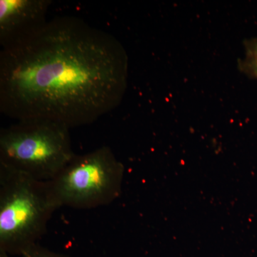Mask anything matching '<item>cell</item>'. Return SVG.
Instances as JSON below:
<instances>
[{
    "mask_svg": "<svg viewBox=\"0 0 257 257\" xmlns=\"http://www.w3.org/2000/svg\"><path fill=\"white\" fill-rule=\"evenodd\" d=\"M128 74L116 37L82 19L57 17L2 48L0 111L17 121L85 126L121 104Z\"/></svg>",
    "mask_w": 257,
    "mask_h": 257,
    "instance_id": "obj_1",
    "label": "cell"
},
{
    "mask_svg": "<svg viewBox=\"0 0 257 257\" xmlns=\"http://www.w3.org/2000/svg\"><path fill=\"white\" fill-rule=\"evenodd\" d=\"M50 182L0 166V255L22 254L46 233L57 209Z\"/></svg>",
    "mask_w": 257,
    "mask_h": 257,
    "instance_id": "obj_2",
    "label": "cell"
},
{
    "mask_svg": "<svg viewBox=\"0 0 257 257\" xmlns=\"http://www.w3.org/2000/svg\"><path fill=\"white\" fill-rule=\"evenodd\" d=\"M74 156L69 128L55 121H18L0 132V166L37 180H52Z\"/></svg>",
    "mask_w": 257,
    "mask_h": 257,
    "instance_id": "obj_3",
    "label": "cell"
},
{
    "mask_svg": "<svg viewBox=\"0 0 257 257\" xmlns=\"http://www.w3.org/2000/svg\"><path fill=\"white\" fill-rule=\"evenodd\" d=\"M124 168L110 147L77 155L49 181L59 207L92 209L109 205L119 197Z\"/></svg>",
    "mask_w": 257,
    "mask_h": 257,
    "instance_id": "obj_4",
    "label": "cell"
},
{
    "mask_svg": "<svg viewBox=\"0 0 257 257\" xmlns=\"http://www.w3.org/2000/svg\"><path fill=\"white\" fill-rule=\"evenodd\" d=\"M50 0H0V45H13L43 27Z\"/></svg>",
    "mask_w": 257,
    "mask_h": 257,
    "instance_id": "obj_5",
    "label": "cell"
},
{
    "mask_svg": "<svg viewBox=\"0 0 257 257\" xmlns=\"http://www.w3.org/2000/svg\"><path fill=\"white\" fill-rule=\"evenodd\" d=\"M243 47L244 55L238 60V69L248 78L257 80V37L245 40Z\"/></svg>",
    "mask_w": 257,
    "mask_h": 257,
    "instance_id": "obj_6",
    "label": "cell"
},
{
    "mask_svg": "<svg viewBox=\"0 0 257 257\" xmlns=\"http://www.w3.org/2000/svg\"><path fill=\"white\" fill-rule=\"evenodd\" d=\"M21 257H69L66 255L62 254L51 251L39 245L38 243L34 245L22 254Z\"/></svg>",
    "mask_w": 257,
    "mask_h": 257,
    "instance_id": "obj_7",
    "label": "cell"
}]
</instances>
